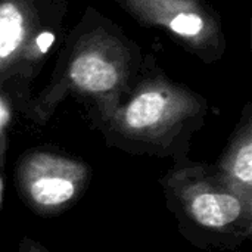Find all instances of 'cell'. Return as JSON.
<instances>
[{"label": "cell", "instance_id": "1", "mask_svg": "<svg viewBox=\"0 0 252 252\" xmlns=\"http://www.w3.org/2000/svg\"><path fill=\"white\" fill-rule=\"evenodd\" d=\"M205 114L207 103L198 94L154 80L123 97L97 127L109 148L179 162L189 158L192 137L202 127Z\"/></svg>", "mask_w": 252, "mask_h": 252}, {"label": "cell", "instance_id": "2", "mask_svg": "<svg viewBox=\"0 0 252 252\" xmlns=\"http://www.w3.org/2000/svg\"><path fill=\"white\" fill-rule=\"evenodd\" d=\"M179 233L202 251H235L252 236V204L227 188L210 162H173L159 179Z\"/></svg>", "mask_w": 252, "mask_h": 252}, {"label": "cell", "instance_id": "3", "mask_svg": "<svg viewBox=\"0 0 252 252\" xmlns=\"http://www.w3.org/2000/svg\"><path fill=\"white\" fill-rule=\"evenodd\" d=\"M92 167L66 154L35 148L24 152L13 171V183L24 205L40 217L58 216L86 193Z\"/></svg>", "mask_w": 252, "mask_h": 252}, {"label": "cell", "instance_id": "4", "mask_svg": "<svg viewBox=\"0 0 252 252\" xmlns=\"http://www.w3.org/2000/svg\"><path fill=\"white\" fill-rule=\"evenodd\" d=\"M126 87L127 77L124 65L114 59L108 50L97 46H86L78 50L68 65L65 83L34 105L32 118L37 123H44L63 92L72 90L94 100V121L97 123L115 109L126 93Z\"/></svg>", "mask_w": 252, "mask_h": 252}, {"label": "cell", "instance_id": "5", "mask_svg": "<svg viewBox=\"0 0 252 252\" xmlns=\"http://www.w3.org/2000/svg\"><path fill=\"white\" fill-rule=\"evenodd\" d=\"M145 19L161 24L190 44L204 46L216 34V25L195 0H130Z\"/></svg>", "mask_w": 252, "mask_h": 252}, {"label": "cell", "instance_id": "6", "mask_svg": "<svg viewBox=\"0 0 252 252\" xmlns=\"http://www.w3.org/2000/svg\"><path fill=\"white\" fill-rule=\"evenodd\" d=\"M213 165L227 188L252 204V115L250 109L244 112L229 143Z\"/></svg>", "mask_w": 252, "mask_h": 252}, {"label": "cell", "instance_id": "7", "mask_svg": "<svg viewBox=\"0 0 252 252\" xmlns=\"http://www.w3.org/2000/svg\"><path fill=\"white\" fill-rule=\"evenodd\" d=\"M28 32L30 22L24 9L12 0L0 3V71L22 47Z\"/></svg>", "mask_w": 252, "mask_h": 252}, {"label": "cell", "instance_id": "8", "mask_svg": "<svg viewBox=\"0 0 252 252\" xmlns=\"http://www.w3.org/2000/svg\"><path fill=\"white\" fill-rule=\"evenodd\" d=\"M18 252H50L44 245L37 242L32 238L24 236L18 245Z\"/></svg>", "mask_w": 252, "mask_h": 252}, {"label": "cell", "instance_id": "9", "mask_svg": "<svg viewBox=\"0 0 252 252\" xmlns=\"http://www.w3.org/2000/svg\"><path fill=\"white\" fill-rule=\"evenodd\" d=\"M3 167H4V158L0 157V211L3 208L4 201V177H3Z\"/></svg>", "mask_w": 252, "mask_h": 252}]
</instances>
